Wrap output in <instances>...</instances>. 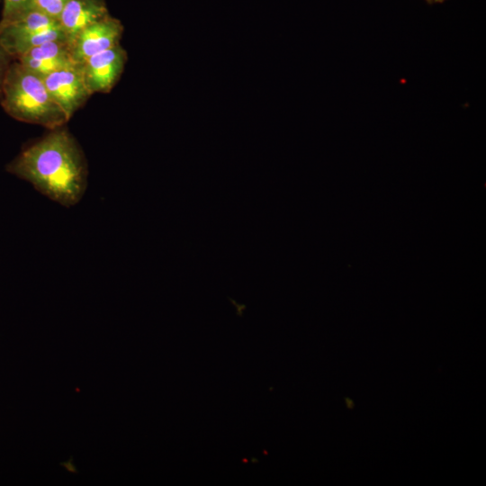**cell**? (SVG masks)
<instances>
[{
	"label": "cell",
	"mask_w": 486,
	"mask_h": 486,
	"mask_svg": "<svg viewBox=\"0 0 486 486\" xmlns=\"http://www.w3.org/2000/svg\"><path fill=\"white\" fill-rule=\"evenodd\" d=\"M126 62L127 52L118 44L79 64L89 92L92 94L109 93L119 80Z\"/></svg>",
	"instance_id": "5"
},
{
	"label": "cell",
	"mask_w": 486,
	"mask_h": 486,
	"mask_svg": "<svg viewBox=\"0 0 486 486\" xmlns=\"http://www.w3.org/2000/svg\"><path fill=\"white\" fill-rule=\"evenodd\" d=\"M0 104L14 119L53 130L68 122L50 94L43 78L12 61L4 75Z\"/></svg>",
	"instance_id": "2"
},
{
	"label": "cell",
	"mask_w": 486,
	"mask_h": 486,
	"mask_svg": "<svg viewBox=\"0 0 486 486\" xmlns=\"http://www.w3.org/2000/svg\"><path fill=\"white\" fill-rule=\"evenodd\" d=\"M56 40H67L58 21L34 9L0 23V46L14 59L33 47Z\"/></svg>",
	"instance_id": "3"
},
{
	"label": "cell",
	"mask_w": 486,
	"mask_h": 486,
	"mask_svg": "<svg viewBox=\"0 0 486 486\" xmlns=\"http://www.w3.org/2000/svg\"><path fill=\"white\" fill-rule=\"evenodd\" d=\"M69 0H32V9L58 20L64 6Z\"/></svg>",
	"instance_id": "10"
},
{
	"label": "cell",
	"mask_w": 486,
	"mask_h": 486,
	"mask_svg": "<svg viewBox=\"0 0 486 486\" xmlns=\"http://www.w3.org/2000/svg\"><path fill=\"white\" fill-rule=\"evenodd\" d=\"M122 32L121 21L110 14L88 25L68 43L74 61L79 65L90 57L120 44Z\"/></svg>",
	"instance_id": "4"
},
{
	"label": "cell",
	"mask_w": 486,
	"mask_h": 486,
	"mask_svg": "<svg viewBox=\"0 0 486 486\" xmlns=\"http://www.w3.org/2000/svg\"><path fill=\"white\" fill-rule=\"evenodd\" d=\"M6 166V171L29 182L41 194L70 208L87 188L88 167L74 136L62 127L50 130Z\"/></svg>",
	"instance_id": "1"
},
{
	"label": "cell",
	"mask_w": 486,
	"mask_h": 486,
	"mask_svg": "<svg viewBox=\"0 0 486 486\" xmlns=\"http://www.w3.org/2000/svg\"><path fill=\"white\" fill-rule=\"evenodd\" d=\"M42 78L52 99L68 121L92 95L78 64L57 70Z\"/></svg>",
	"instance_id": "6"
},
{
	"label": "cell",
	"mask_w": 486,
	"mask_h": 486,
	"mask_svg": "<svg viewBox=\"0 0 486 486\" xmlns=\"http://www.w3.org/2000/svg\"><path fill=\"white\" fill-rule=\"evenodd\" d=\"M11 57L5 52V50L0 46V92L3 80L6 70L11 64Z\"/></svg>",
	"instance_id": "11"
},
{
	"label": "cell",
	"mask_w": 486,
	"mask_h": 486,
	"mask_svg": "<svg viewBox=\"0 0 486 486\" xmlns=\"http://www.w3.org/2000/svg\"><path fill=\"white\" fill-rule=\"evenodd\" d=\"M15 60L41 77L57 70L77 65L72 58L67 40H50L33 47Z\"/></svg>",
	"instance_id": "7"
},
{
	"label": "cell",
	"mask_w": 486,
	"mask_h": 486,
	"mask_svg": "<svg viewBox=\"0 0 486 486\" xmlns=\"http://www.w3.org/2000/svg\"><path fill=\"white\" fill-rule=\"evenodd\" d=\"M32 9V0H3L0 23L13 21Z\"/></svg>",
	"instance_id": "9"
},
{
	"label": "cell",
	"mask_w": 486,
	"mask_h": 486,
	"mask_svg": "<svg viewBox=\"0 0 486 486\" xmlns=\"http://www.w3.org/2000/svg\"><path fill=\"white\" fill-rule=\"evenodd\" d=\"M109 14L104 0H69L58 21L69 43L83 29Z\"/></svg>",
	"instance_id": "8"
}]
</instances>
